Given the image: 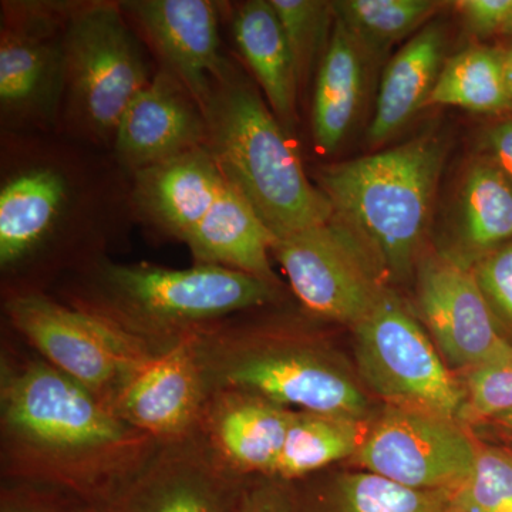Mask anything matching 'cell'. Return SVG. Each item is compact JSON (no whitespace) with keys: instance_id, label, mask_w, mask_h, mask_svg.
<instances>
[{"instance_id":"ba28073f","label":"cell","mask_w":512,"mask_h":512,"mask_svg":"<svg viewBox=\"0 0 512 512\" xmlns=\"http://www.w3.org/2000/svg\"><path fill=\"white\" fill-rule=\"evenodd\" d=\"M5 312L45 362L111 410L131 380L157 356L117 326L42 292L8 293Z\"/></svg>"},{"instance_id":"4316f807","label":"cell","mask_w":512,"mask_h":512,"mask_svg":"<svg viewBox=\"0 0 512 512\" xmlns=\"http://www.w3.org/2000/svg\"><path fill=\"white\" fill-rule=\"evenodd\" d=\"M436 0H339L336 18L350 30L372 62L406 37L416 35L443 9Z\"/></svg>"},{"instance_id":"8d00e7d4","label":"cell","mask_w":512,"mask_h":512,"mask_svg":"<svg viewBox=\"0 0 512 512\" xmlns=\"http://www.w3.org/2000/svg\"><path fill=\"white\" fill-rule=\"evenodd\" d=\"M501 56H503L505 84H507L508 96L512 103V47L501 52Z\"/></svg>"},{"instance_id":"83f0119b","label":"cell","mask_w":512,"mask_h":512,"mask_svg":"<svg viewBox=\"0 0 512 512\" xmlns=\"http://www.w3.org/2000/svg\"><path fill=\"white\" fill-rule=\"evenodd\" d=\"M450 495L416 490L365 471L340 478L335 501L338 512H450Z\"/></svg>"},{"instance_id":"e575fe53","label":"cell","mask_w":512,"mask_h":512,"mask_svg":"<svg viewBox=\"0 0 512 512\" xmlns=\"http://www.w3.org/2000/svg\"><path fill=\"white\" fill-rule=\"evenodd\" d=\"M241 512H296V507L278 487L245 478Z\"/></svg>"},{"instance_id":"ffe728a7","label":"cell","mask_w":512,"mask_h":512,"mask_svg":"<svg viewBox=\"0 0 512 512\" xmlns=\"http://www.w3.org/2000/svg\"><path fill=\"white\" fill-rule=\"evenodd\" d=\"M228 5V3H227ZM229 28L241 59L276 119L291 133L298 123V76L271 0L227 6Z\"/></svg>"},{"instance_id":"603a6c76","label":"cell","mask_w":512,"mask_h":512,"mask_svg":"<svg viewBox=\"0 0 512 512\" xmlns=\"http://www.w3.org/2000/svg\"><path fill=\"white\" fill-rule=\"evenodd\" d=\"M448 224L450 245L441 255L466 268L512 242V184L487 157L461 178Z\"/></svg>"},{"instance_id":"7a4b0ae2","label":"cell","mask_w":512,"mask_h":512,"mask_svg":"<svg viewBox=\"0 0 512 512\" xmlns=\"http://www.w3.org/2000/svg\"><path fill=\"white\" fill-rule=\"evenodd\" d=\"M2 473L106 504L154 457L158 443L43 359L2 362Z\"/></svg>"},{"instance_id":"5b68a950","label":"cell","mask_w":512,"mask_h":512,"mask_svg":"<svg viewBox=\"0 0 512 512\" xmlns=\"http://www.w3.org/2000/svg\"><path fill=\"white\" fill-rule=\"evenodd\" d=\"M204 114V147L275 237L332 220V207L305 173L289 134L237 63L212 82Z\"/></svg>"},{"instance_id":"1f68e13d","label":"cell","mask_w":512,"mask_h":512,"mask_svg":"<svg viewBox=\"0 0 512 512\" xmlns=\"http://www.w3.org/2000/svg\"><path fill=\"white\" fill-rule=\"evenodd\" d=\"M471 269L501 332L512 335V242L485 255Z\"/></svg>"},{"instance_id":"8fae6325","label":"cell","mask_w":512,"mask_h":512,"mask_svg":"<svg viewBox=\"0 0 512 512\" xmlns=\"http://www.w3.org/2000/svg\"><path fill=\"white\" fill-rule=\"evenodd\" d=\"M271 255L313 318L355 328L387 291L366 252L333 220L276 237Z\"/></svg>"},{"instance_id":"9c48e42d","label":"cell","mask_w":512,"mask_h":512,"mask_svg":"<svg viewBox=\"0 0 512 512\" xmlns=\"http://www.w3.org/2000/svg\"><path fill=\"white\" fill-rule=\"evenodd\" d=\"M353 330L360 377L387 407L460 421L464 384L396 295L384 292Z\"/></svg>"},{"instance_id":"9a60e30c","label":"cell","mask_w":512,"mask_h":512,"mask_svg":"<svg viewBox=\"0 0 512 512\" xmlns=\"http://www.w3.org/2000/svg\"><path fill=\"white\" fill-rule=\"evenodd\" d=\"M244 483L195 433L158 448L101 512H241Z\"/></svg>"},{"instance_id":"44dd1931","label":"cell","mask_w":512,"mask_h":512,"mask_svg":"<svg viewBox=\"0 0 512 512\" xmlns=\"http://www.w3.org/2000/svg\"><path fill=\"white\" fill-rule=\"evenodd\" d=\"M447 29L440 20L424 26L384 67L375 113L367 128L372 146L386 143L426 109L446 63Z\"/></svg>"},{"instance_id":"d6a6232c","label":"cell","mask_w":512,"mask_h":512,"mask_svg":"<svg viewBox=\"0 0 512 512\" xmlns=\"http://www.w3.org/2000/svg\"><path fill=\"white\" fill-rule=\"evenodd\" d=\"M101 505L50 485L8 481L0 495V512H101Z\"/></svg>"},{"instance_id":"d6986e66","label":"cell","mask_w":512,"mask_h":512,"mask_svg":"<svg viewBox=\"0 0 512 512\" xmlns=\"http://www.w3.org/2000/svg\"><path fill=\"white\" fill-rule=\"evenodd\" d=\"M225 185L201 147L131 175L134 220L161 237L185 242Z\"/></svg>"},{"instance_id":"277c9868","label":"cell","mask_w":512,"mask_h":512,"mask_svg":"<svg viewBox=\"0 0 512 512\" xmlns=\"http://www.w3.org/2000/svg\"><path fill=\"white\" fill-rule=\"evenodd\" d=\"M447 148L440 131L426 130L389 150L316 171L332 220L356 239L382 279L404 282L416 271Z\"/></svg>"},{"instance_id":"4fadbf2b","label":"cell","mask_w":512,"mask_h":512,"mask_svg":"<svg viewBox=\"0 0 512 512\" xmlns=\"http://www.w3.org/2000/svg\"><path fill=\"white\" fill-rule=\"evenodd\" d=\"M120 8L157 60L204 111L212 82L232 60L224 53L221 19L225 3L212 0H128Z\"/></svg>"},{"instance_id":"836d02e7","label":"cell","mask_w":512,"mask_h":512,"mask_svg":"<svg viewBox=\"0 0 512 512\" xmlns=\"http://www.w3.org/2000/svg\"><path fill=\"white\" fill-rule=\"evenodd\" d=\"M454 5L474 35L507 33L512 18V0H460Z\"/></svg>"},{"instance_id":"d4e9b609","label":"cell","mask_w":512,"mask_h":512,"mask_svg":"<svg viewBox=\"0 0 512 512\" xmlns=\"http://www.w3.org/2000/svg\"><path fill=\"white\" fill-rule=\"evenodd\" d=\"M367 431L365 420L295 412L272 478L298 480L336 461L355 457Z\"/></svg>"},{"instance_id":"7402d4cb","label":"cell","mask_w":512,"mask_h":512,"mask_svg":"<svg viewBox=\"0 0 512 512\" xmlns=\"http://www.w3.org/2000/svg\"><path fill=\"white\" fill-rule=\"evenodd\" d=\"M275 238L244 195L225 181L210 211L184 245L195 264L234 269L282 286L269 261Z\"/></svg>"},{"instance_id":"484cf974","label":"cell","mask_w":512,"mask_h":512,"mask_svg":"<svg viewBox=\"0 0 512 512\" xmlns=\"http://www.w3.org/2000/svg\"><path fill=\"white\" fill-rule=\"evenodd\" d=\"M451 106L474 113L511 110L503 56L488 47H468L446 60L427 107Z\"/></svg>"},{"instance_id":"ac0fdd59","label":"cell","mask_w":512,"mask_h":512,"mask_svg":"<svg viewBox=\"0 0 512 512\" xmlns=\"http://www.w3.org/2000/svg\"><path fill=\"white\" fill-rule=\"evenodd\" d=\"M295 410L238 390H212L195 433L241 478H272Z\"/></svg>"},{"instance_id":"d590c367","label":"cell","mask_w":512,"mask_h":512,"mask_svg":"<svg viewBox=\"0 0 512 512\" xmlns=\"http://www.w3.org/2000/svg\"><path fill=\"white\" fill-rule=\"evenodd\" d=\"M485 153L512 184V120L488 128L484 136Z\"/></svg>"},{"instance_id":"30bf717a","label":"cell","mask_w":512,"mask_h":512,"mask_svg":"<svg viewBox=\"0 0 512 512\" xmlns=\"http://www.w3.org/2000/svg\"><path fill=\"white\" fill-rule=\"evenodd\" d=\"M82 3L73 0L0 3L2 133L57 131L67 26Z\"/></svg>"},{"instance_id":"8992f818","label":"cell","mask_w":512,"mask_h":512,"mask_svg":"<svg viewBox=\"0 0 512 512\" xmlns=\"http://www.w3.org/2000/svg\"><path fill=\"white\" fill-rule=\"evenodd\" d=\"M210 393L238 390L285 409L366 420L369 400L345 367L305 333L232 316L197 333Z\"/></svg>"},{"instance_id":"6da1fadb","label":"cell","mask_w":512,"mask_h":512,"mask_svg":"<svg viewBox=\"0 0 512 512\" xmlns=\"http://www.w3.org/2000/svg\"><path fill=\"white\" fill-rule=\"evenodd\" d=\"M0 269L8 293L59 266L76 271L134 220L131 177L109 150L59 131L2 133Z\"/></svg>"},{"instance_id":"e0dca14e","label":"cell","mask_w":512,"mask_h":512,"mask_svg":"<svg viewBox=\"0 0 512 512\" xmlns=\"http://www.w3.org/2000/svg\"><path fill=\"white\" fill-rule=\"evenodd\" d=\"M207 120L184 84L156 67L146 89L128 104L111 154L128 175L205 146Z\"/></svg>"},{"instance_id":"cb8c5ba5","label":"cell","mask_w":512,"mask_h":512,"mask_svg":"<svg viewBox=\"0 0 512 512\" xmlns=\"http://www.w3.org/2000/svg\"><path fill=\"white\" fill-rule=\"evenodd\" d=\"M372 63L356 37L335 16L328 47L315 73L312 97V136L322 153L338 150L355 126Z\"/></svg>"},{"instance_id":"f1b7e54d","label":"cell","mask_w":512,"mask_h":512,"mask_svg":"<svg viewBox=\"0 0 512 512\" xmlns=\"http://www.w3.org/2000/svg\"><path fill=\"white\" fill-rule=\"evenodd\" d=\"M291 49L299 90L308 86L328 47L335 13L323 0H271Z\"/></svg>"},{"instance_id":"2e32d148","label":"cell","mask_w":512,"mask_h":512,"mask_svg":"<svg viewBox=\"0 0 512 512\" xmlns=\"http://www.w3.org/2000/svg\"><path fill=\"white\" fill-rule=\"evenodd\" d=\"M210 396L197 333L165 350L124 389L114 413L160 444L195 434Z\"/></svg>"},{"instance_id":"5bb4252c","label":"cell","mask_w":512,"mask_h":512,"mask_svg":"<svg viewBox=\"0 0 512 512\" xmlns=\"http://www.w3.org/2000/svg\"><path fill=\"white\" fill-rule=\"evenodd\" d=\"M417 306L444 362L456 369L470 372L512 350L473 269L444 255L424 259L419 265Z\"/></svg>"},{"instance_id":"7c38bea8","label":"cell","mask_w":512,"mask_h":512,"mask_svg":"<svg viewBox=\"0 0 512 512\" xmlns=\"http://www.w3.org/2000/svg\"><path fill=\"white\" fill-rule=\"evenodd\" d=\"M460 421L387 407L356 453L367 473L416 488L454 493L466 483L477 454Z\"/></svg>"},{"instance_id":"4dcf8cb0","label":"cell","mask_w":512,"mask_h":512,"mask_svg":"<svg viewBox=\"0 0 512 512\" xmlns=\"http://www.w3.org/2000/svg\"><path fill=\"white\" fill-rule=\"evenodd\" d=\"M460 421L497 419L512 412V350L467 372Z\"/></svg>"},{"instance_id":"f546056e","label":"cell","mask_w":512,"mask_h":512,"mask_svg":"<svg viewBox=\"0 0 512 512\" xmlns=\"http://www.w3.org/2000/svg\"><path fill=\"white\" fill-rule=\"evenodd\" d=\"M450 512H512V453L477 444L470 477L450 495Z\"/></svg>"},{"instance_id":"52a82bcc","label":"cell","mask_w":512,"mask_h":512,"mask_svg":"<svg viewBox=\"0 0 512 512\" xmlns=\"http://www.w3.org/2000/svg\"><path fill=\"white\" fill-rule=\"evenodd\" d=\"M147 52L120 2H83L67 26L57 131L111 151L121 116L156 72Z\"/></svg>"},{"instance_id":"74e56055","label":"cell","mask_w":512,"mask_h":512,"mask_svg":"<svg viewBox=\"0 0 512 512\" xmlns=\"http://www.w3.org/2000/svg\"><path fill=\"white\" fill-rule=\"evenodd\" d=\"M494 420L497 421L498 424H501L504 429L512 433V412L501 414V416H498L497 419Z\"/></svg>"},{"instance_id":"f35d334b","label":"cell","mask_w":512,"mask_h":512,"mask_svg":"<svg viewBox=\"0 0 512 512\" xmlns=\"http://www.w3.org/2000/svg\"><path fill=\"white\" fill-rule=\"evenodd\" d=\"M507 33H512V18H511L510 25H508Z\"/></svg>"},{"instance_id":"3957f363","label":"cell","mask_w":512,"mask_h":512,"mask_svg":"<svg viewBox=\"0 0 512 512\" xmlns=\"http://www.w3.org/2000/svg\"><path fill=\"white\" fill-rule=\"evenodd\" d=\"M281 288L222 266L171 269L101 256L73 272L64 299L160 355L232 316L281 302Z\"/></svg>"}]
</instances>
